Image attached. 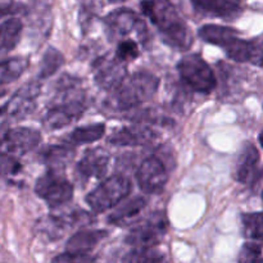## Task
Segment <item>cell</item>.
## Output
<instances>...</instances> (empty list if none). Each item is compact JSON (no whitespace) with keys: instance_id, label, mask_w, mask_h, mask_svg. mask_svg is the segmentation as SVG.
<instances>
[{"instance_id":"29","label":"cell","mask_w":263,"mask_h":263,"mask_svg":"<svg viewBox=\"0 0 263 263\" xmlns=\"http://www.w3.org/2000/svg\"><path fill=\"white\" fill-rule=\"evenodd\" d=\"M140 54L139 50V45L136 41L130 40V39H126V40H121L118 43L117 50H116V57L120 59L121 62H130L136 59Z\"/></svg>"},{"instance_id":"1","label":"cell","mask_w":263,"mask_h":263,"mask_svg":"<svg viewBox=\"0 0 263 263\" xmlns=\"http://www.w3.org/2000/svg\"><path fill=\"white\" fill-rule=\"evenodd\" d=\"M86 108V95L81 87V80L64 74L57 81L55 95L44 117V126L48 130L66 127L79 120Z\"/></svg>"},{"instance_id":"32","label":"cell","mask_w":263,"mask_h":263,"mask_svg":"<svg viewBox=\"0 0 263 263\" xmlns=\"http://www.w3.org/2000/svg\"><path fill=\"white\" fill-rule=\"evenodd\" d=\"M95 258L90 254H74L64 252V253L59 254V256L54 257L53 262H92Z\"/></svg>"},{"instance_id":"20","label":"cell","mask_w":263,"mask_h":263,"mask_svg":"<svg viewBox=\"0 0 263 263\" xmlns=\"http://www.w3.org/2000/svg\"><path fill=\"white\" fill-rule=\"evenodd\" d=\"M104 230H81L72 235L66 244V252L74 254H90V252L107 236Z\"/></svg>"},{"instance_id":"33","label":"cell","mask_w":263,"mask_h":263,"mask_svg":"<svg viewBox=\"0 0 263 263\" xmlns=\"http://www.w3.org/2000/svg\"><path fill=\"white\" fill-rule=\"evenodd\" d=\"M258 140H259V144H261V146L263 148V131H261V134H259Z\"/></svg>"},{"instance_id":"4","label":"cell","mask_w":263,"mask_h":263,"mask_svg":"<svg viewBox=\"0 0 263 263\" xmlns=\"http://www.w3.org/2000/svg\"><path fill=\"white\" fill-rule=\"evenodd\" d=\"M131 192V182L122 175H115L98 185L86 195V203L94 213L107 212L117 207Z\"/></svg>"},{"instance_id":"25","label":"cell","mask_w":263,"mask_h":263,"mask_svg":"<svg viewBox=\"0 0 263 263\" xmlns=\"http://www.w3.org/2000/svg\"><path fill=\"white\" fill-rule=\"evenodd\" d=\"M23 25L20 18H8L2 23V49L10 51L18 45L22 35Z\"/></svg>"},{"instance_id":"14","label":"cell","mask_w":263,"mask_h":263,"mask_svg":"<svg viewBox=\"0 0 263 263\" xmlns=\"http://www.w3.org/2000/svg\"><path fill=\"white\" fill-rule=\"evenodd\" d=\"M158 134L149 126L134 125L118 128L108 139V143L115 146H140L152 144L158 139Z\"/></svg>"},{"instance_id":"30","label":"cell","mask_w":263,"mask_h":263,"mask_svg":"<svg viewBox=\"0 0 263 263\" xmlns=\"http://www.w3.org/2000/svg\"><path fill=\"white\" fill-rule=\"evenodd\" d=\"M239 262H263L262 247L257 243H246L239 253Z\"/></svg>"},{"instance_id":"24","label":"cell","mask_w":263,"mask_h":263,"mask_svg":"<svg viewBox=\"0 0 263 263\" xmlns=\"http://www.w3.org/2000/svg\"><path fill=\"white\" fill-rule=\"evenodd\" d=\"M30 61L25 57H14V58L4 59L0 66V80L2 85L10 84L20 79L21 74L28 68Z\"/></svg>"},{"instance_id":"6","label":"cell","mask_w":263,"mask_h":263,"mask_svg":"<svg viewBox=\"0 0 263 263\" xmlns=\"http://www.w3.org/2000/svg\"><path fill=\"white\" fill-rule=\"evenodd\" d=\"M35 193L45 200L49 208L58 210L73 198V186L64 176L63 171L48 170L36 181Z\"/></svg>"},{"instance_id":"5","label":"cell","mask_w":263,"mask_h":263,"mask_svg":"<svg viewBox=\"0 0 263 263\" xmlns=\"http://www.w3.org/2000/svg\"><path fill=\"white\" fill-rule=\"evenodd\" d=\"M177 69L182 81L194 91L211 94L217 86L215 72L199 54H190L182 58L177 64Z\"/></svg>"},{"instance_id":"10","label":"cell","mask_w":263,"mask_h":263,"mask_svg":"<svg viewBox=\"0 0 263 263\" xmlns=\"http://www.w3.org/2000/svg\"><path fill=\"white\" fill-rule=\"evenodd\" d=\"M136 181L139 187L146 194H158L168 181V172L163 161L156 156L144 159L136 171Z\"/></svg>"},{"instance_id":"18","label":"cell","mask_w":263,"mask_h":263,"mask_svg":"<svg viewBox=\"0 0 263 263\" xmlns=\"http://www.w3.org/2000/svg\"><path fill=\"white\" fill-rule=\"evenodd\" d=\"M40 162H43L48 170L64 171L69 162L73 159L74 151L71 145H46L37 154Z\"/></svg>"},{"instance_id":"35","label":"cell","mask_w":263,"mask_h":263,"mask_svg":"<svg viewBox=\"0 0 263 263\" xmlns=\"http://www.w3.org/2000/svg\"><path fill=\"white\" fill-rule=\"evenodd\" d=\"M233 2H235V3H238V4H239V2H240V0H233Z\"/></svg>"},{"instance_id":"8","label":"cell","mask_w":263,"mask_h":263,"mask_svg":"<svg viewBox=\"0 0 263 263\" xmlns=\"http://www.w3.org/2000/svg\"><path fill=\"white\" fill-rule=\"evenodd\" d=\"M105 33L109 41L122 40L125 36L136 30L141 43L145 44L148 40V30L144 21L138 17L136 13L130 9H117L105 17Z\"/></svg>"},{"instance_id":"28","label":"cell","mask_w":263,"mask_h":263,"mask_svg":"<svg viewBox=\"0 0 263 263\" xmlns=\"http://www.w3.org/2000/svg\"><path fill=\"white\" fill-rule=\"evenodd\" d=\"M127 262H161L164 257L153 248H135L127 257H125Z\"/></svg>"},{"instance_id":"34","label":"cell","mask_w":263,"mask_h":263,"mask_svg":"<svg viewBox=\"0 0 263 263\" xmlns=\"http://www.w3.org/2000/svg\"><path fill=\"white\" fill-rule=\"evenodd\" d=\"M110 3H122V2H126V0H109Z\"/></svg>"},{"instance_id":"16","label":"cell","mask_w":263,"mask_h":263,"mask_svg":"<svg viewBox=\"0 0 263 263\" xmlns=\"http://www.w3.org/2000/svg\"><path fill=\"white\" fill-rule=\"evenodd\" d=\"M226 54L233 61L239 63H252L254 66H263V41L243 40L238 37L225 48Z\"/></svg>"},{"instance_id":"26","label":"cell","mask_w":263,"mask_h":263,"mask_svg":"<svg viewBox=\"0 0 263 263\" xmlns=\"http://www.w3.org/2000/svg\"><path fill=\"white\" fill-rule=\"evenodd\" d=\"M64 64V57L58 49L49 48L44 53L40 64V72H39V80H46L53 76L59 68Z\"/></svg>"},{"instance_id":"21","label":"cell","mask_w":263,"mask_h":263,"mask_svg":"<svg viewBox=\"0 0 263 263\" xmlns=\"http://www.w3.org/2000/svg\"><path fill=\"white\" fill-rule=\"evenodd\" d=\"M198 35L203 41L225 49L239 37V31L235 28L218 25H204L199 28Z\"/></svg>"},{"instance_id":"9","label":"cell","mask_w":263,"mask_h":263,"mask_svg":"<svg viewBox=\"0 0 263 263\" xmlns=\"http://www.w3.org/2000/svg\"><path fill=\"white\" fill-rule=\"evenodd\" d=\"M41 91L39 80L27 82L12 95L7 104L3 105V117H9L14 121H20L30 116L36 107V98Z\"/></svg>"},{"instance_id":"11","label":"cell","mask_w":263,"mask_h":263,"mask_svg":"<svg viewBox=\"0 0 263 263\" xmlns=\"http://www.w3.org/2000/svg\"><path fill=\"white\" fill-rule=\"evenodd\" d=\"M94 220L91 215H89L85 211L79 210V208H66L58 213L49 215L43 222V231H45L46 235L54 240L63 236L68 229L74 228V226L89 225Z\"/></svg>"},{"instance_id":"15","label":"cell","mask_w":263,"mask_h":263,"mask_svg":"<svg viewBox=\"0 0 263 263\" xmlns=\"http://www.w3.org/2000/svg\"><path fill=\"white\" fill-rule=\"evenodd\" d=\"M110 154L103 148L87 149L77 163V172L84 180L102 179L108 170Z\"/></svg>"},{"instance_id":"17","label":"cell","mask_w":263,"mask_h":263,"mask_svg":"<svg viewBox=\"0 0 263 263\" xmlns=\"http://www.w3.org/2000/svg\"><path fill=\"white\" fill-rule=\"evenodd\" d=\"M259 163V152L251 143L243 145L235 167V179L241 184H251L257 180Z\"/></svg>"},{"instance_id":"19","label":"cell","mask_w":263,"mask_h":263,"mask_svg":"<svg viewBox=\"0 0 263 263\" xmlns=\"http://www.w3.org/2000/svg\"><path fill=\"white\" fill-rule=\"evenodd\" d=\"M146 207V200L143 197H134L125 200V203L118 204L108 217V223L115 226H127L135 221L141 213V211Z\"/></svg>"},{"instance_id":"3","label":"cell","mask_w":263,"mask_h":263,"mask_svg":"<svg viewBox=\"0 0 263 263\" xmlns=\"http://www.w3.org/2000/svg\"><path fill=\"white\" fill-rule=\"evenodd\" d=\"M159 79L149 71H138L125 79L109 98L110 107L116 110H130L151 100L157 94Z\"/></svg>"},{"instance_id":"27","label":"cell","mask_w":263,"mask_h":263,"mask_svg":"<svg viewBox=\"0 0 263 263\" xmlns=\"http://www.w3.org/2000/svg\"><path fill=\"white\" fill-rule=\"evenodd\" d=\"M243 235L251 240H263V212L241 215Z\"/></svg>"},{"instance_id":"7","label":"cell","mask_w":263,"mask_h":263,"mask_svg":"<svg viewBox=\"0 0 263 263\" xmlns=\"http://www.w3.org/2000/svg\"><path fill=\"white\" fill-rule=\"evenodd\" d=\"M168 230V218L164 212H154L136 223L125 241L134 248H153L161 243Z\"/></svg>"},{"instance_id":"36","label":"cell","mask_w":263,"mask_h":263,"mask_svg":"<svg viewBox=\"0 0 263 263\" xmlns=\"http://www.w3.org/2000/svg\"><path fill=\"white\" fill-rule=\"evenodd\" d=\"M262 199H263V193H262Z\"/></svg>"},{"instance_id":"31","label":"cell","mask_w":263,"mask_h":263,"mask_svg":"<svg viewBox=\"0 0 263 263\" xmlns=\"http://www.w3.org/2000/svg\"><path fill=\"white\" fill-rule=\"evenodd\" d=\"M2 170L4 176H14V175L20 174V172L22 171V164L18 161V157L3 152Z\"/></svg>"},{"instance_id":"22","label":"cell","mask_w":263,"mask_h":263,"mask_svg":"<svg viewBox=\"0 0 263 263\" xmlns=\"http://www.w3.org/2000/svg\"><path fill=\"white\" fill-rule=\"evenodd\" d=\"M105 133L104 123H92V125L80 126L76 127L68 136L64 138V143L71 146L82 145L98 141L103 138Z\"/></svg>"},{"instance_id":"12","label":"cell","mask_w":263,"mask_h":263,"mask_svg":"<svg viewBox=\"0 0 263 263\" xmlns=\"http://www.w3.org/2000/svg\"><path fill=\"white\" fill-rule=\"evenodd\" d=\"M91 71L94 73L95 84L100 89L107 90V91H113L117 89L127 76L125 64L117 57L116 58L100 57L95 59Z\"/></svg>"},{"instance_id":"13","label":"cell","mask_w":263,"mask_h":263,"mask_svg":"<svg viewBox=\"0 0 263 263\" xmlns=\"http://www.w3.org/2000/svg\"><path fill=\"white\" fill-rule=\"evenodd\" d=\"M3 152L21 157L40 144L41 134L35 128L17 127L3 133Z\"/></svg>"},{"instance_id":"23","label":"cell","mask_w":263,"mask_h":263,"mask_svg":"<svg viewBox=\"0 0 263 263\" xmlns=\"http://www.w3.org/2000/svg\"><path fill=\"white\" fill-rule=\"evenodd\" d=\"M198 9L220 18H231L238 15L239 4L233 0H192Z\"/></svg>"},{"instance_id":"2","label":"cell","mask_w":263,"mask_h":263,"mask_svg":"<svg viewBox=\"0 0 263 263\" xmlns=\"http://www.w3.org/2000/svg\"><path fill=\"white\" fill-rule=\"evenodd\" d=\"M140 7L144 15L157 26L168 45L181 50L192 46V32L179 10L172 4V0H143Z\"/></svg>"}]
</instances>
